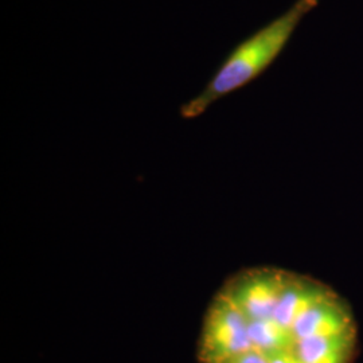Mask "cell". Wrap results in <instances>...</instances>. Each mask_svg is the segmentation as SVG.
<instances>
[{
  "label": "cell",
  "mask_w": 363,
  "mask_h": 363,
  "mask_svg": "<svg viewBox=\"0 0 363 363\" xmlns=\"http://www.w3.org/2000/svg\"><path fill=\"white\" fill-rule=\"evenodd\" d=\"M318 4L319 0H296L286 13L237 43L202 91L182 105V118L202 116L214 103L257 79L279 58L304 16Z\"/></svg>",
  "instance_id": "6da1fadb"
},
{
  "label": "cell",
  "mask_w": 363,
  "mask_h": 363,
  "mask_svg": "<svg viewBox=\"0 0 363 363\" xmlns=\"http://www.w3.org/2000/svg\"><path fill=\"white\" fill-rule=\"evenodd\" d=\"M223 363H269L268 359L259 354L257 351H245L240 355H235L233 358L225 361Z\"/></svg>",
  "instance_id": "7a4b0ae2"
}]
</instances>
